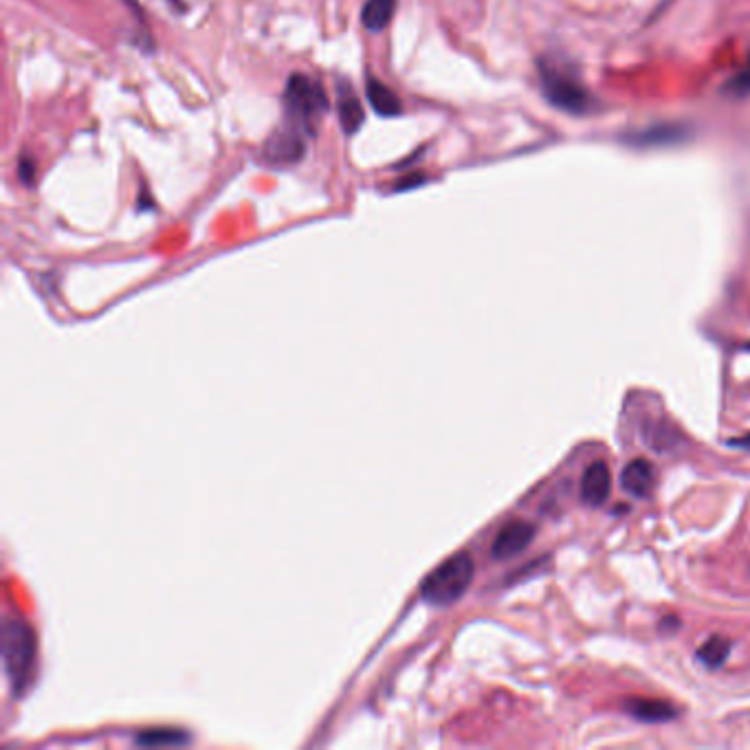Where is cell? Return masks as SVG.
Segmentation results:
<instances>
[{"instance_id": "6da1fadb", "label": "cell", "mask_w": 750, "mask_h": 750, "mask_svg": "<svg viewBox=\"0 0 750 750\" xmlns=\"http://www.w3.org/2000/svg\"><path fill=\"white\" fill-rule=\"evenodd\" d=\"M473 575H476V564L469 553H458L449 557L445 564H440L432 575H429L421 586V597L429 605H445L456 603L462 594L471 586Z\"/></svg>"}, {"instance_id": "7a4b0ae2", "label": "cell", "mask_w": 750, "mask_h": 750, "mask_svg": "<svg viewBox=\"0 0 750 750\" xmlns=\"http://www.w3.org/2000/svg\"><path fill=\"white\" fill-rule=\"evenodd\" d=\"M284 104L289 124L302 128L308 137H313V121L315 117L324 115L328 110V97L322 84L313 80V77H308L304 73H293L289 77V82H286Z\"/></svg>"}, {"instance_id": "3957f363", "label": "cell", "mask_w": 750, "mask_h": 750, "mask_svg": "<svg viewBox=\"0 0 750 750\" xmlns=\"http://www.w3.org/2000/svg\"><path fill=\"white\" fill-rule=\"evenodd\" d=\"M3 663L14 696H20L31 680L36 663V638L25 623L9 621L3 630Z\"/></svg>"}, {"instance_id": "277c9868", "label": "cell", "mask_w": 750, "mask_h": 750, "mask_svg": "<svg viewBox=\"0 0 750 750\" xmlns=\"http://www.w3.org/2000/svg\"><path fill=\"white\" fill-rule=\"evenodd\" d=\"M539 82H542V91L548 97V102L557 108L575 115H583L590 110V93L581 86L575 75L561 71L555 62H539Z\"/></svg>"}, {"instance_id": "5b68a950", "label": "cell", "mask_w": 750, "mask_h": 750, "mask_svg": "<svg viewBox=\"0 0 750 750\" xmlns=\"http://www.w3.org/2000/svg\"><path fill=\"white\" fill-rule=\"evenodd\" d=\"M306 132L293 124H286L264 143V159L273 165L300 163L306 154Z\"/></svg>"}, {"instance_id": "8992f818", "label": "cell", "mask_w": 750, "mask_h": 750, "mask_svg": "<svg viewBox=\"0 0 750 750\" xmlns=\"http://www.w3.org/2000/svg\"><path fill=\"white\" fill-rule=\"evenodd\" d=\"M537 528L531 522L524 520H513L506 526H502V531L498 537L493 539L491 546V555L495 559H511L517 557L520 553L533 544Z\"/></svg>"}, {"instance_id": "52a82bcc", "label": "cell", "mask_w": 750, "mask_h": 750, "mask_svg": "<svg viewBox=\"0 0 750 750\" xmlns=\"http://www.w3.org/2000/svg\"><path fill=\"white\" fill-rule=\"evenodd\" d=\"M612 493V476H610V467L608 462L597 460L583 471L581 478V500L588 506H594L599 509L605 502H608Z\"/></svg>"}, {"instance_id": "ba28073f", "label": "cell", "mask_w": 750, "mask_h": 750, "mask_svg": "<svg viewBox=\"0 0 750 750\" xmlns=\"http://www.w3.org/2000/svg\"><path fill=\"white\" fill-rule=\"evenodd\" d=\"M656 484V469L649 460L645 458H634L627 462L623 473H621V487L634 495V498H647L654 491Z\"/></svg>"}, {"instance_id": "9c48e42d", "label": "cell", "mask_w": 750, "mask_h": 750, "mask_svg": "<svg viewBox=\"0 0 750 750\" xmlns=\"http://www.w3.org/2000/svg\"><path fill=\"white\" fill-rule=\"evenodd\" d=\"M625 711L638 722L658 724L671 722L678 718V709L667 700H652V698H630L625 702Z\"/></svg>"}, {"instance_id": "30bf717a", "label": "cell", "mask_w": 750, "mask_h": 750, "mask_svg": "<svg viewBox=\"0 0 750 750\" xmlns=\"http://www.w3.org/2000/svg\"><path fill=\"white\" fill-rule=\"evenodd\" d=\"M366 95L370 99V106L377 115L381 117H396L403 113V102L388 84H383L377 77H368L366 80Z\"/></svg>"}, {"instance_id": "8fae6325", "label": "cell", "mask_w": 750, "mask_h": 750, "mask_svg": "<svg viewBox=\"0 0 750 750\" xmlns=\"http://www.w3.org/2000/svg\"><path fill=\"white\" fill-rule=\"evenodd\" d=\"M337 115H339V124L341 128H344L346 135H355V132L363 126V121H366V113H363L359 97L352 93L348 86H344L339 91Z\"/></svg>"}, {"instance_id": "7c38bea8", "label": "cell", "mask_w": 750, "mask_h": 750, "mask_svg": "<svg viewBox=\"0 0 750 750\" xmlns=\"http://www.w3.org/2000/svg\"><path fill=\"white\" fill-rule=\"evenodd\" d=\"M394 11H396V0H366V5H363V11H361L363 27L372 33H381L383 29H388Z\"/></svg>"}, {"instance_id": "4fadbf2b", "label": "cell", "mask_w": 750, "mask_h": 750, "mask_svg": "<svg viewBox=\"0 0 750 750\" xmlns=\"http://www.w3.org/2000/svg\"><path fill=\"white\" fill-rule=\"evenodd\" d=\"M731 656V641L724 636H711L702 643V647L696 652V658L707 669H720L726 658Z\"/></svg>"}, {"instance_id": "5bb4252c", "label": "cell", "mask_w": 750, "mask_h": 750, "mask_svg": "<svg viewBox=\"0 0 750 750\" xmlns=\"http://www.w3.org/2000/svg\"><path fill=\"white\" fill-rule=\"evenodd\" d=\"M678 438H680V432H676L674 427L663 423V421L645 427V443L652 449H656L658 454H660V451L676 449Z\"/></svg>"}, {"instance_id": "9a60e30c", "label": "cell", "mask_w": 750, "mask_h": 750, "mask_svg": "<svg viewBox=\"0 0 750 750\" xmlns=\"http://www.w3.org/2000/svg\"><path fill=\"white\" fill-rule=\"evenodd\" d=\"M187 737L183 731L161 729V731H146L137 735V744L141 746H179L185 744Z\"/></svg>"}, {"instance_id": "2e32d148", "label": "cell", "mask_w": 750, "mask_h": 750, "mask_svg": "<svg viewBox=\"0 0 750 750\" xmlns=\"http://www.w3.org/2000/svg\"><path fill=\"white\" fill-rule=\"evenodd\" d=\"M36 172H38L36 159H31V157H27V154H22L20 161H18V179H20V183L31 187L33 183H36Z\"/></svg>"}, {"instance_id": "e0dca14e", "label": "cell", "mask_w": 750, "mask_h": 750, "mask_svg": "<svg viewBox=\"0 0 750 750\" xmlns=\"http://www.w3.org/2000/svg\"><path fill=\"white\" fill-rule=\"evenodd\" d=\"M425 183H427V176L423 172H414V174H407V176H403V179L396 181L392 190L394 192H407V190H414V187H421Z\"/></svg>"}, {"instance_id": "ac0fdd59", "label": "cell", "mask_w": 750, "mask_h": 750, "mask_svg": "<svg viewBox=\"0 0 750 750\" xmlns=\"http://www.w3.org/2000/svg\"><path fill=\"white\" fill-rule=\"evenodd\" d=\"M729 445H733V447H742V449H750V434H746V436H742V438L729 440Z\"/></svg>"}, {"instance_id": "d6986e66", "label": "cell", "mask_w": 750, "mask_h": 750, "mask_svg": "<svg viewBox=\"0 0 750 750\" xmlns=\"http://www.w3.org/2000/svg\"><path fill=\"white\" fill-rule=\"evenodd\" d=\"M168 3L174 7V9H185V5H183V0H168Z\"/></svg>"}, {"instance_id": "ffe728a7", "label": "cell", "mask_w": 750, "mask_h": 750, "mask_svg": "<svg viewBox=\"0 0 750 750\" xmlns=\"http://www.w3.org/2000/svg\"><path fill=\"white\" fill-rule=\"evenodd\" d=\"M746 350H750V344H748V346H746Z\"/></svg>"}]
</instances>
